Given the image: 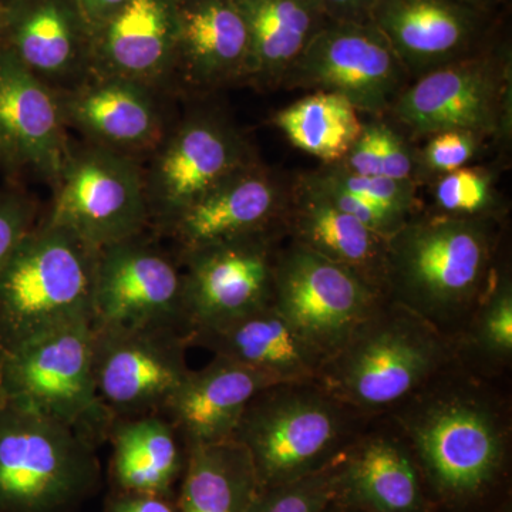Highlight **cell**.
Masks as SVG:
<instances>
[{
	"label": "cell",
	"instance_id": "6da1fadb",
	"mask_svg": "<svg viewBox=\"0 0 512 512\" xmlns=\"http://www.w3.org/2000/svg\"><path fill=\"white\" fill-rule=\"evenodd\" d=\"M387 414L412 448L437 512H491L511 493L507 379L454 359Z\"/></svg>",
	"mask_w": 512,
	"mask_h": 512
},
{
	"label": "cell",
	"instance_id": "7a4b0ae2",
	"mask_svg": "<svg viewBox=\"0 0 512 512\" xmlns=\"http://www.w3.org/2000/svg\"><path fill=\"white\" fill-rule=\"evenodd\" d=\"M503 242V220L416 211L387 239L386 298L453 342L483 298Z\"/></svg>",
	"mask_w": 512,
	"mask_h": 512
},
{
	"label": "cell",
	"instance_id": "3957f363",
	"mask_svg": "<svg viewBox=\"0 0 512 512\" xmlns=\"http://www.w3.org/2000/svg\"><path fill=\"white\" fill-rule=\"evenodd\" d=\"M456 359L453 342L386 299L328 357L315 382L366 417L383 416Z\"/></svg>",
	"mask_w": 512,
	"mask_h": 512
},
{
	"label": "cell",
	"instance_id": "277c9868",
	"mask_svg": "<svg viewBox=\"0 0 512 512\" xmlns=\"http://www.w3.org/2000/svg\"><path fill=\"white\" fill-rule=\"evenodd\" d=\"M370 419L315 380L274 383L249 402L231 441L247 450L262 490L325 470Z\"/></svg>",
	"mask_w": 512,
	"mask_h": 512
},
{
	"label": "cell",
	"instance_id": "5b68a950",
	"mask_svg": "<svg viewBox=\"0 0 512 512\" xmlns=\"http://www.w3.org/2000/svg\"><path fill=\"white\" fill-rule=\"evenodd\" d=\"M99 252L40 218L0 269V352L69 323H93Z\"/></svg>",
	"mask_w": 512,
	"mask_h": 512
},
{
	"label": "cell",
	"instance_id": "8992f818",
	"mask_svg": "<svg viewBox=\"0 0 512 512\" xmlns=\"http://www.w3.org/2000/svg\"><path fill=\"white\" fill-rule=\"evenodd\" d=\"M0 406L35 413L99 448L116 417L101 402L93 372V329L79 320L0 352Z\"/></svg>",
	"mask_w": 512,
	"mask_h": 512
},
{
	"label": "cell",
	"instance_id": "52a82bcc",
	"mask_svg": "<svg viewBox=\"0 0 512 512\" xmlns=\"http://www.w3.org/2000/svg\"><path fill=\"white\" fill-rule=\"evenodd\" d=\"M99 480L90 441L56 421L0 406V512H72Z\"/></svg>",
	"mask_w": 512,
	"mask_h": 512
},
{
	"label": "cell",
	"instance_id": "ba28073f",
	"mask_svg": "<svg viewBox=\"0 0 512 512\" xmlns=\"http://www.w3.org/2000/svg\"><path fill=\"white\" fill-rule=\"evenodd\" d=\"M386 116L416 138L463 130L495 143H510V43L493 40L476 55L412 80Z\"/></svg>",
	"mask_w": 512,
	"mask_h": 512
},
{
	"label": "cell",
	"instance_id": "9c48e42d",
	"mask_svg": "<svg viewBox=\"0 0 512 512\" xmlns=\"http://www.w3.org/2000/svg\"><path fill=\"white\" fill-rule=\"evenodd\" d=\"M46 220L103 249L151 229L144 165L137 158L72 143Z\"/></svg>",
	"mask_w": 512,
	"mask_h": 512
},
{
	"label": "cell",
	"instance_id": "30bf717a",
	"mask_svg": "<svg viewBox=\"0 0 512 512\" xmlns=\"http://www.w3.org/2000/svg\"><path fill=\"white\" fill-rule=\"evenodd\" d=\"M256 160L247 138L222 111L185 114L144 165L151 229L163 234L202 195Z\"/></svg>",
	"mask_w": 512,
	"mask_h": 512
},
{
	"label": "cell",
	"instance_id": "8fae6325",
	"mask_svg": "<svg viewBox=\"0 0 512 512\" xmlns=\"http://www.w3.org/2000/svg\"><path fill=\"white\" fill-rule=\"evenodd\" d=\"M410 82L372 22H329L286 73L281 89L340 94L360 114L386 117Z\"/></svg>",
	"mask_w": 512,
	"mask_h": 512
},
{
	"label": "cell",
	"instance_id": "7c38bea8",
	"mask_svg": "<svg viewBox=\"0 0 512 512\" xmlns=\"http://www.w3.org/2000/svg\"><path fill=\"white\" fill-rule=\"evenodd\" d=\"M384 301L349 269L286 239L276 265L274 306L325 359Z\"/></svg>",
	"mask_w": 512,
	"mask_h": 512
},
{
	"label": "cell",
	"instance_id": "4fadbf2b",
	"mask_svg": "<svg viewBox=\"0 0 512 512\" xmlns=\"http://www.w3.org/2000/svg\"><path fill=\"white\" fill-rule=\"evenodd\" d=\"M286 239L282 227L175 254L183 268L190 335L274 305L276 265Z\"/></svg>",
	"mask_w": 512,
	"mask_h": 512
},
{
	"label": "cell",
	"instance_id": "5bb4252c",
	"mask_svg": "<svg viewBox=\"0 0 512 512\" xmlns=\"http://www.w3.org/2000/svg\"><path fill=\"white\" fill-rule=\"evenodd\" d=\"M93 372L116 419L163 413L190 373L188 336L156 326L92 325Z\"/></svg>",
	"mask_w": 512,
	"mask_h": 512
},
{
	"label": "cell",
	"instance_id": "9a60e30c",
	"mask_svg": "<svg viewBox=\"0 0 512 512\" xmlns=\"http://www.w3.org/2000/svg\"><path fill=\"white\" fill-rule=\"evenodd\" d=\"M92 325L156 326L190 336L177 256L148 231L100 249Z\"/></svg>",
	"mask_w": 512,
	"mask_h": 512
},
{
	"label": "cell",
	"instance_id": "2e32d148",
	"mask_svg": "<svg viewBox=\"0 0 512 512\" xmlns=\"http://www.w3.org/2000/svg\"><path fill=\"white\" fill-rule=\"evenodd\" d=\"M70 147L55 90L0 43V168L53 185Z\"/></svg>",
	"mask_w": 512,
	"mask_h": 512
},
{
	"label": "cell",
	"instance_id": "e0dca14e",
	"mask_svg": "<svg viewBox=\"0 0 512 512\" xmlns=\"http://www.w3.org/2000/svg\"><path fill=\"white\" fill-rule=\"evenodd\" d=\"M333 501L362 512H437L412 448L389 414L367 421L336 460Z\"/></svg>",
	"mask_w": 512,
	"mask_h": 512
},
{
	"label": "cell",
	"instance_id": "ac0fdd59",
	"mask_svg": "<svg viewBox=\"0 0 512 512\" xmlns=\"http://www.w3.org/2000/svg\"><path fill=\"white\" fill-rule=\"evenodd\" d=\"M370 22L412 80L476 55L493 42V15L460 0H377Z\"/></svg>",
	"mask_w": 512,
	"mask_h": 512
},
{
	"label": "cell",
	"instance_id": "d6986e66",
	"mask_svg": "<svg viewBox=\"0 0 512 512\" xmlns=\"http://www.w3.org/2000/svg\"><path fill=\"white\" fill-rule=\"evenodd\" d=\"M67 128L84 143L137 158L148 157L170 130L164 97L151 87L89 74L56 92Z\"/></svg>",
	"mask_w": 512,
	"mask_h": 512
},
{
	"label": "cell",
	"instance_id": "ffe728a7",
	"mask_svg": "<svg viewBox=\"0 0 512 512\" xmlns=\"http://www.w3.org/2000/svg\"><path fill=\"white\" fill-rule=\"evenodd\" d=\"M291 188L256 160L202 195L160 237L170 238L174 254H181L225 239L285 227Z\"/></svg>",
	"mask_w": 512,
	"mask_h": 512
},
{
	"label": "cell",
	"instance_id": "44dd1931",
	"mask_svg": "<svg viewBox=\"0 0 512 512\" xmlns=\"http://www.w3.org/2000/svg\"><path fill=\"white\" fill-rule=\"evenodd\" d=\"M177 0H130L92 30L90 74L175 92Z\"/></svg>",
	"mask_w": 512,
	"mask_h": 512
},
{
	"label": "cell",
	"instance_id": "7402d4cb",
	"mask_svg": "<svg viewBox=\"0 0 512 512\" xmlns=\"http://www.w3.org/2000/svg\"><path fill=\"white\" fill-rule=\"evenodd\" d=\"M2 45L55 92L90 74L92 26L76 0H12Z\"/></svg>",
	"mask_w": 512,
	"mask_h": 512
},
{
	"label": "cell",
	"instance_id": "603a6c76",
	"mask_svg": "<svg viewBox=\"0 0 512 512\" xmlns=\"http://www.w3.org/2000/svg\"><path fill=\"white\" fill-rule=\"evenodd\" d=\"M175 90L210 94L247 82L249 36L237 0H177Z\"/></svg>",
	"mask_w": 512,
	"mask_h": 512
},
{
	"label": "cell",
	"instance_id": "cb8c5ba5",
	"mask_svg": "<svg viewBox=\"0 0 512 512\" xmlns=\"http://www.w3.org/2000/svg\"><path fill=\"white\" fill-rule=\"evenodd\" d=\"M188 343L251 367L275 383L312 382L326 360L274 305L194 330Z\"/></svg>",
	"mask_w": 512,
	"mask_h": 512
},
{
	"label": "cell",
	"instance_id": "d4e9b609",
	"mask_svg": "<svg viewBox=\"0 0 512 512\" xmlns=\"http://www.w3.org/2000/svg\"><path fill=\"white\" fill-rule=\"evenodd\" d=\"M262 373L227 357L190 370L163 414L187 446L231 441L239 420L256 393L274 384Z\"/></svg>",
	"mask_w": 512,
	"mask_h": 512
},
{
	"label": "cell",
	"instance_id": "484cf974",
	"mask_svg": "<svg viewBox=\"0 0 512 512\" xmlns=\"http://www.w3.org/2000/svg\"><path fill=\"white\" fill-rule=\"evenodd\" d=\"M285 228L289 239L349 269L386 298L387 239L336 208L302 175L292 184Z\"/></svg>",
	"mask_w": 512,
	"mask_h": 512
},
{
	"label": "cell",
	"instance_id": "4316f807",
	"mask_svg": "<svg viewBox=\"0 0 512 512\" xmlns=\"http://www.w3.org/2000/svg\"><path fill=\"white\" fill-rule=\"evenodd\" d=\"M247 23V82L256 90L281 89L286 73L330 22L318 0H237Z\"/></svg>",
	"mask_w": 512,
	"mask_h": 512
},
{
	"label": "cell",
	"instance_id": "83f0119b",
	"mask_svg": "<svg viewBox=\"0 0 512 512\" xmlns=\"http://www.w3.org/2000/svg\"><path fill=\"white\" fill-rule=\"evenodd\" d=\"M107 443L116 491L173 495L183 477L187 444L165 414L116 419Z\"/></svg>",
	"mask_w": 512,
	"mask_h": 512
},
{
	"label": "cell",
	"instance_id": "f1b7e54d",
	"mask_svg": "<svg viewBox=\"0 0 512 512\" xmlns=\"http://www.w3.org/2000/svg\"><path fill=\"white\" fill-rule=\"evenodd\" d=\"M258 491L251 457L235 441L187 446L178 512H245Z\"/></svg>",
	"mask_w": 512,
	"mask_h": 512
},
{
	"label": "cell",
	"instance_id": "f546056e",
	"mask_svg": "<svg viewBox=\"0 0 512 512\" xmlns=\"http://www.w3.org/2000/svg\"><path fill=\"white\" fill-rule=\"evenodd\" d=\"M453 346L461 365L490 379H507L512 366V271L504 252Z\"/></svg>",
	"mask_w": 512,
	"mask_h": 512
},
{
	"label": "cell",
	"instance_id": "4dcf8cb0",
	"mask_svg": "<svg viewBox=\"0 0 512 512\" xmlns=\"http://www.w3.org/2000/svg\"><path fill=\"white\" fill-rule=\"evenodd\" d=\"M272 124L293 147L319 158L323 165L340 163L363 128L356 107L329 92L309 93L276 111Z\"/></svg>",
	"mask_w": 512,
	"mask_h": 512
},
{
	"label": "cell",
	"instance_id": "1f68e13d",
	"mask_svg": "<svg viewBox=\"0 0 512 512\" xmlns=\"http://www.w3.org/2000/svg\"><path fill=\"white\" fill-rule=\"evenodd\" d=\"M434 210L458 218L503 220L504 204L495 190V175L484 165H467L433 184Z\"/></svg>",
	"mask_w": 512,
	"mask_h": 512
},
{
	"label": "cell",
	"instance_id": "d6a6232c",
	"mask_svg": "<svg viewBox=\"0 0 512 512\" xmlns=\"http://www.w3.org/2000/svg\"><path fill=\"white\" fill-rule=\"evenodd\" d=\"M313 174L386 212L400 224H406L414 212L419 211L417 184L414 181L390 180L383 175H357L349 173L339 164H322Z\"/></svg>",
	"mask_w": 512,
	"mask_h": 512
},
{
	"label": "cell",
	"instance_id": "836d02e7",
	"mask_svg": "<svg viewBox=\"0 0 512 512\" xmlns=\"http://www.w3.org/2000/svg\"><path fill=\"white\" fill-rule=\"evenodd\" d=\"M423 148H416V177L414 181L433 184L443 175L473 165L481 156L487 141L471 131L448 130L426 137Z\"/></svg>",
	"mask_w": 512,
	"mask_h": 512
},
{
	"label": "cell",
	"instance_id": "e575fe53",
	"mask_svg": "<svg viewBox=\"0 0 512 512\" xmlns=\"http://www.w3.org/2000/svg\"><path fill=\"white\" fill-rule=\"evenodd\" d=\"M335 463L291 483L262 488L245 512H322L335 498Z\"/></svg>",
	"mask_w": 512,
	"mask_h": 512
},
{
	"label": "cell",
	"instance_id": "d590c367",
	"mask_svg": "<svg viewBox=\"0 0 512 512\" xmlns=\"http://www.w3.org/2000/svg\"><path fill=\"white\" fill-rule=\"evenodd\" d=\"M39 208L32 195L15 187H0V269L15 254L39 222Z\"/></svg>",
	"mask_w": 512,
	"mask_h": 512
},
{
	"label": "cell",
	"instance_id": "8d00e7d4",
	"mask_svg": "<svg viewBox=\"0 0 512 512\" xmlns=\"http://www.w3.org/2000/svg\"><path fill=\"white\" fill-rule=\"evenodd\" d=\"M380 141V171L383 177L397 181H414L416 148L392 121L377 117ZM416 183V181H414Z\"/></svg>",
	"mask_w": 512,
	"mask_h": 512
},
{
	"label": "cell",
	"instance_id": "74e56055",
	"mask_svg": "<svg viewBox=\"0 0 512 512\" xmlns=\"http://www.w3.org/2000/svg\"><path fill=\"white\" fill-rule=\"evenodd\" d=\"M336 164L357 175H382L377 117L363 123L362 133L350 147L345 158Z\"/></svg>",
	"mask_w": 512,
	"mask_h": 512
},
{
	"label": "cell",
	"instance_id": "f35d334b",
	"mask_svg": "<svg viewBox=\"0 0 512 512\" xmlns=\"http://www.w3.org/2000/svg\"><path fill=\"white\" fill-rule=\"evenodd\" d=\"M107 512H178L174 495L121 493L111 497Z\"/></svg>",
	"mask_w": 512,
	"mask_h": 512
},
{
	"label": "cell",
	"instance_id": "ab89813d",
	"mask_svg": "<svg viewBox=\"0 0 512 512\" xmlns=\"http://www.w3.org/2000/svg\"><path fill=\"white\" fill-rule=\"evenodd\" d=\"M330 22H370L377 0H318Z\"/></svg>",
	"mask_w": 512,
	"mask_h": 512
},
{
	"label": "cell",
	"instance_id": "60d3db41",
	"mask_svg": "<svg viewBox=\"0 0 512 512\" xmlns=\"http://www.w3.org/2000/svg\"><path fill=\"white\" fill-rule=\"evenodd\" d=\"M92 30L119 12L130 0H76Z\"/></svg>",
	"mask_w": 512,
	"mask_h": 512
},
{
	"label": "cell",
	"instance_id": "b9f144b4",
	"mask_svg": "<svg viewBox=\"0 0 512 512\" xmlns=\"http://www.w3.org/2000/svg\"><path fill=\"white\" fill-rule=\"evenodd\" d=\"M460 2L467 3V5L473 6V8L484 10V12L493 13L495 6L498 5L500 0H460Z\"/></svg>",
	"mask_w": 512,
	"mask_h": 512
},
{
	"label": "cell",
	"instance_id": "7bdbcfd3",
	"mask_svg": "<svg viewBox=\"0 0 512 512\" xmlns=\"http://www.w3.org/2000/svg\"><path fill=\"white\" fill-rule=\"evenodd\" d=\"M322 512H362L359 510H356V508L352 507H346V505L335 503V501H332L328 505V507L325 508Z\"/></svg>",
	"mask_w": 512,
	"mask_h": 512
},
{
	"label": "cell",
	"instance_id": "ee69618b",
	"mask_svg": "<svg viewBox=\"0 0 512 512\" xmlns=\"http://www.w3.org/2000/svg\"><path fill=\"white\" fill-rule=\"evenodd\" d=\"M3 28H5V8L0 5V43L3 39Z\"/></svg>",
	"mask_w": 512,
	"mask_h": 512
},
{
	"label": "cell",
	"instance_id": "f6af8a7d",
	"mask_svg": "<svg viewBox=\"0 0 512 512\" xmlns=\"http://www.w3.org/2000/svg\"><path fill=\"white\" fill-rule=\"evenodd\" d=\"M12 2V0H0V5L3 6V8H5L6 5H8V3Z\"/></svg>",
	"mask_w": 512,
	"mask_h": 512
}]
</instances>
